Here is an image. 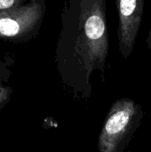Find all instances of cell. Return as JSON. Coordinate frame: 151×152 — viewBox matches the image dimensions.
I'll return each mask as SVG.
<instances>
[{"label": "cell", "instance_id": "1", "mask_svg": "<svg viewBox=\"0 0 151 152\" xmlns=\"http://www.w3.org/2000/svg\"><path fill=\"white\" fill-rule=\"evenodd\" d=\"M106 0H68L61 12L55 59L64 85L75 98L92 95L90 77L104 73L109 39Z\"/></svg>", "mask_w": 151, "mask_h": 152}, {"label": "cell", "instance_id": "2", "mask_svg": "<svg viewBox=\"0 0 151 152\" xmlns=\"http://www.w3.org/2000/svg\"><path fill=\"white\" fill-rule=\"evenodd\" d=\"M143 117L142 106L133 100L121 98L114 102L99 134V152H125Z\"/></svg>", "mask_w": 151, "mask_h": 152}, {"label": "cell", "instance_id": "3", "mask_svg": "<svg viewBox=\"0 0 151 152\" xmlns=\"http://www.w3.org/2000/svg\"><path fill=\"white\" fill-rule=\"evenodd\" d=\"M46 12V0H29L23 5L0 11V39L26 43L39 34Z\"/></svg>", "mask_w": 151, "mask_h": 152}, {"label": "cell", "instance_id": "4", "mask_svg": "<svg viewBox=\"0 0 151 152\" xmlns=\"http://www.w3.org/2000/svg\"><path fill=\"white\" fill-rule=\"evenodd\" d=\"M145 0H116L118 16V46L124 59L132 54L141 28Z\"/></svg>", "mask_w": 151, "mask_h": 152}, {"label": "cell", "instance_id": "5", "mask_svg": "<svg viewBox=\"0 0 151 152\" xmlns=\"http://www.w3.org/2000/svg\"><path fill=\"white\" fill-rule=\"evenodd\" d=\"M29 0H0V11L18 8Z\"/></svg>", "mask_w": 151, "mask_h": 152}, {"label": "cell", "instance_id": "6", "mask_svg": "<svg viewBox=\"0 0 151 152\" xmlns=\"http://www.w3.org/2000/svg\"><path fill=\"white\" fill-rule=\"evenodd\" d=\"M146 42H147L148 47L150 49H151V26L150 28V31H149V34H148V37H147V39H146Z\"/></svg>", "mask_w": 151, "mask_h": 152}]
</instances>
